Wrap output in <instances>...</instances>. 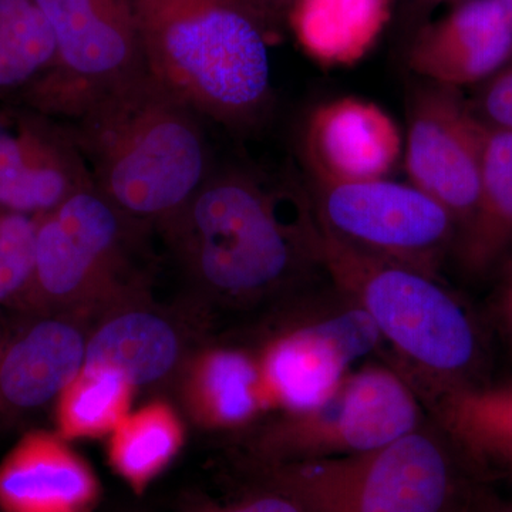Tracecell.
<instances>
[{
    "label": "cell",
    "instance_id": "1",
    "mask_svg": "<svg viewBox=\"0 0 512 512\" xmlns=\"http://www.w3.org/2000/svg\"><path fill=\"white\" fill-rule=\"evenodd\" d=\"M161 228L198 284L224 301L299 295L326 275L309 192L244 165L212 168Z\"/></svg>",
    "mask_w": 512,
    "mask_h": 512
},
{
    "label": "cell",
    "instance_id": "2",
    "mask_svg": "<svg viewBox=\"0 0 512 512\" xmlns=\"http://www.w3.org/2000/svg\"><path fill=\"white\" fill-rule=\"evenodd\" d=\"M201 120L146 70L66 124L94 187L133 220L161 227L214 168Z\"/></svg>",
    "mask_w": 512,
    "mask_h": 512
},
{
    "label": "cell",
    "instance_id": "3",
    "mask_svg": "<svg viewBox=\"0 0 512 512\" xmlns=\"http://www.w3.org/2000/svg\"><path fill=\"white\" fill-rule=\"evenodd\" d=\"M148 72L202 119L261 126L274 103L264 13L248 0H134Z\"/></svg>",
    "mask_w": 512,
    "mask_h": 512
},
{
    "label": "cell",
    "instance_id": "4",
    "mask_svg": "<svg viewBox=\"0 0 512 512\" xmlns=\"http://www.w3.org/2000/svg\"><path fill=\"white\" fill-rule=\"evenodd\" d=\"M318 247L329 281L369 316L421 400L434 403L476 353L460 303L437 276L346 247L319 227Z\"/></svg>",
    "mask_w": 512,
    "mask_h": 512
},
{
    "label": "cell",
    "instance_id": "5",
    "mask_svg": "<svg viewBox=\"0 0 512 512\" xmlns=\"http://www.w3.org/2000/svg\"><path fill=\"white\" fill-rule=\"evenodd\" d=\"M275 484L308 512H464L436 416L367 453L281 464Z\"/></svg>",
    "mask_w": 512,
    "mask_h": 512
},
{
    "label": "cell",
    "instance_id": "6",
    "mask_svg": "<svg viewBox=\"0 0 512 512\" xmlns=\"http://www.w3.org/2000/svg\"><path fill=\"white\" fill-rule=\"evenodd\" d=\"M53 37L52 67L22 104L63 120L76 119L101 94L146 72L134 0H35Z\"/></svg>",
    "mask_w": 512,
    "mask_h": 512
},
{
    "label": "cell",
    "instance_id": "7",
    "mask_svg": "<svg viewBox=\"0 0 512 512\" xmlns=\"http://www.w3.org/2000/svg\"><path fill=\"white\" fill-rule=\"evenodd\" d=\"M295 322L268 346L259 363L266 403L286 416L329 402L350 366L383 345L372 320L330 282V289L301 293L293 302Z\"/></svg>",
    "mask_w": 512,
    "mask_h": 512
},
{
    "label": "cell",
    "instance_id": "8",
    "mask_svg": "<svg viewBox=\"0 0 512 512\" xmlns=\"http://www.w3.org/2000/svg\"><path fill=\"white\" fill-rule=\"evenodd\" d=\"M316 224L363 254L437 276L456 237L450 212L413 184L312 180Z\"/></svg>",
    "mask_w": 512,
    "mask_h": 512
},
{
    "label": "cell",
    "instance_id": "9",
    "mask_svg": "<svg viewBox=\"0 0 512 512\" xmlns=\"http://www.w3.org/2000/svg\"><path fill=\"white\" fill-rule=\"evenodd\" d=\"M140 227L94 185L37 217L35 268L22 301L37 308L107 298L123 289Z\"/></svg>",
    "mask_w": 512,
    "mask_h": 512
},
{
    "label": "cell",
    "instance_id": "10",
    "mask_svg": "<svg viewBox=\"0 0 512 512\" xmlns=\"http://www.w3.org/2000/svg\"><path fill=\"white\" fill-rule=\"evenodd\" d=\"M427 420L423 400L394 366L369 363L312 412L286 416L265 448L281 464L353 456L387 446Z\"/></svg>",
    "mask_w": 512,
    "mask_h": 512
},
{
    "label": "cell",
    "instance_id": "11",
    "mask_svg": "<svg viewBox=\"0 0 512 512\" xmlns=\"http://www.w3.org/2000/svg\"><path fill=\"white\" fill-rule=\"evenodd\" d=\"M483 121L457 89L429 84L413 94L404 164L410 184L467 227L480 200Z\"/></svg>",
    "mask_w": 512,
    "mask_h": 512
},
{
    "label": "cell",
    "instance_id": "12",
    "mask_svg": "<svg viewBox=\"0 0 512 512\" xmlns=\"http://www.w3.org/2000/svg\"><path fill=\"white\" fill-rule=\"evenodd\" d=\"M90 185L64 121L25 104L0 109V208L39 217Z\"/></svg>",
    "mask_w": 512,
    "mask_h": 512
},
{
    "label": "cell",
    "instance_id": "13",
    "mask_svg": "<svg viewBox=\"0 0 512 512\" xmlns=\"http://www.w3.org/2000/svg\"><path fill=\"white\" fill-rule=\"evenodd\" d=\"M396 121L359 97L320 104L306 124L305 158L312 180L363 183L392 173L403 153Z\"/></svg>",
    "mask_w": 512,
    "mask_h": 512
},
{
    "label": "cell",
    "instance_id": "14",
    "mask_svg": "<svg viewBox=\"0 0 512 512\" xmlns=\"http://www.w3.org/2000/svg\"><path fill=\"white\" fill-rule=\"evenodd\" d=\"M511 56L512 25L500 0H470L423 29L410 52V69L458 89L491 79Z\"/></svg>",
    "mask_w": 512,
    "mask_h": 512
},
{
    "label": "cell",
    "instance_id": "15",
    "mask_svg": "<svg viewBox=\"0 0 512 512\" xmlns=\"http://www.w3.org/2000/svg\"><path fill=\"white\" fill-rule=\"evenodd\" d=\"M97 500L90 467L45 431L23 437L0 464L3 512H92Z\"/></svg>",
    "mask_w": 512,
    "mask_h": 512
},
{
    "label": "cell",
    "instance_id": "16",
    "mask_svg": "<svg viewBox=\"0 0 512 512\" xmlns=\"http://www.w3.org/2000/svg\"><path fill=\"white\" fill-rule=\"evenodd\" d=\"M86 348L82 333L62 320L30 326L0 349V404L36 409L60 396L82 372Z\"/></svg>",
    "mask_w": 512,
    "mask_h": 512
},
{
    "label": "cell",
    "instance_id": "17",
    "mask_svg": "<svg viewBox=\"0 0 512 512\" xmlns=\"http://www.w3.org/2000/svg\"><path fill=\"white\" fill-rule=\"evenodd\" d=\"M390 0H296L289 19L306 55L322 66H352L375 45Z\"/></svg>",
    "mask_w": 512,
    "mask_h": 512
},
{
    "label": "cell",
    "instance_id": "18",
    "mask_svg": "<svg viewBox=\"0 0 512 512\" xmlns=\"http://www.w3.org/2000/svg\"><path fill=\"white\" fill-rule=\"evenodd\" d=\"M180 340L170 323L144 311L110 320L90 340L83 369L110 370L131 386L153 383L173 369Z\"/></svg>",
    "mask_w": 512,
    "mask_h": 512
},
{
    "label": "cell",
    "instance_id": "19",
    "mask_svg": "<svg viewBox=\"0 0 512 512\" xmlns=\"http://www.w3.org/2000/svg\"><path fill=\"white\" fill-rule=\"evenodd\" d=\"M55 57V37L35 0H0V101L19 99Z\"/></svg>",
    "mask_w": 512,
    "mask_h": 512
},
{
    "label": "cell",
    "instance_id": "20",
    "mask_svg": "<svg viewBox=\"0 0 512 512\" xmlns=\"http://www.w3.org/2000/svg\"><path fill=\"white\" fill-rule=\"evenodd\" d=\"M195 397L205 420L215 426H241L266 404L261 372L245 353L218 350L202 360Z\"/></svg>",
    "mask_w": 512,
    "mask_h": 512
},
{
    "label": "cell",
    "instance_id": "21",
    "mask_svg": "<svg viewBox=\"0 0 512 512\" xmlns=\"http://www.w3.org/2000/svg\"><path fill=\"white\" fill-rule=\"evenodd\" d=\"M113 431L111 464L136 490H143L170 464L183 439L177 417L164 404L124 417Z\"/></svg>",
    "mask_w": 512,
    "mask_h": 512
},
{
    "label": "cell",
    "instance_id": "22",
    "mask_svg": "<svg viewBox=\"0 0 512 512\" xmlns=\"http://www.w3.org/2000/svg\"><path fill=\"white\" fill-rule=\"evenodd\" d=\"M483 124L480 200L466 227L476 258L490 254L512 231V131Z\"/></svg>",
    "mask_w": 512,
    "mask_h": 512
},
{
    "label": "cell",
    "instance_id": "23",
    "mask_svg": "<svg viewBox=\"0 0 512 512\" xmlns=\"http://www.w3.org/2000/svg\"><path fill=\"white\" fill-rule=\"evenodd\" d=\"M131 384L110 370L83 369L60 393L57 421L66 437L109 433L126 417Z\"/></svg>",
    "mask_w": 512,
    "mask_h": 512
},
{
    "label": "cell",
    "instance_id": "24",
    "mask_svg": "<svg viewBox=\"0 0 512 512\" xmlns=\"http://www.w3.org/2000/svg\"><path fill=\"white\" fill-rule=\"evenodd\" d=\"M37 217L0 208V302L22 299L35 268Z\"/></svg>",
    "mask_w": 512,
    "mask_h": 512
},
{
    "label": "cell",
    "instance_id": "25",
    "mask_svg": "<svg viewBox=\"0 0 512 512\" xmlns=\"http://www.w3.org/2000/svg\"><path fill=\"white\" fill-rule=\"evenodd\" d=\"M478 104L483 123L512 131V64L491 77Z\"/></svg>",
    "mask_w": 512,
    "mask_h": 512
},
{
    "label": "cell",
    "instance_id": "26",
    "mask_svg": "<svg viewBox=\"0 0 512 512\" xmlns=\"http://www.w3.org/2000/svg\"><path fill=\"white\" fill-rule=\"evenodd\" d=\"M231 512H308L302 507L298 501L293 500L292 497L276 491L272 495H264V497L255 498L239 505L238 508Z\"/></svg>",
    "mask_w": 512,
    "mask_h": 512
},
{
    "label": "cell",
    "instance_id": "27",
    "mask_svg": "<svg viewBox=\"0 0 512 512\" xmlns=\"http://www.w3.org/2000/svg\"><path fill=\"white\" fill-rule=\"evenodd\" d=\"M259 12L264 13L266 18L272 20L289 15L296 0H248Z\"/></svg>",
    "mask_w": 512,
    "mask_h": 512
},
{
    "label": "cell",
    "instance_id": "28",
    "mask_svg": "<svg viewBox=\"0 0 512 512\" xmlns=\"http://www.w3.org/2000/svg\"><path fill=\"white\" fill-rule=\"evenodd\" d=\"M500 2L501 5H503L505 12H507L508 18H510L512 25V0H500Z\"/></svg>",
    "mask_w": 512,
    "mask_h": 512
},
{
    "label": "cell",
    "instance_id": "29",
    "mask_svg": "<svg viewBox=\"0 0 512 512\" xmlns=\"http://www.w3.org/2000/svg\"><path fill=\"white\" fill-rule=\"evenodd\" d=\"M487 512H512V510H495V511H487Z\"/></svg>",
    "mask_w": 512,
    "mask_h": 512
},
{
    "label": "cell",
    "instance_id": "30",
    "mask_svg": "<svg viewBox=\"0 0 512 512\" xmlns=\"http://www.w3.org/2000/svg\"><path fill=\"white\" fill-rule=\"evenodd\" d=\"M430 2H444V0H430Z\"/></svg>",
    "mask_w": 512,
    "mask_h": 512
}]
</instances>
